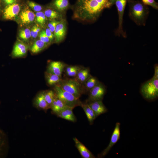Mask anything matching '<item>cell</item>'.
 Listing matches in <instances>:
<instances>
[{"label":"cell","mask_w":158,"mask_h":158,"mask_svg":"<svg viewBox=\"0 0 158 158\" xmlns=\"http://www.w3.org/2000/svg\"><path fill=\"white\" fill-rule=\"evenodd\" d=\"M91 75L88 68H81L76 76L75 79L81 84L84 83Z\"/></svg>","instance_id":"obj_25"},{"label":"cell","mask_w":158,"mask_h":158,"mask_svg":"<svg viewBox=\"0 0 158 158\" xmlns=\"http://www.w3.org/2000/svg\"><path fill=\"white\" fill-rule=\"evenodd\" d=\"M1 5L0 4V14L1 13Z\"/></svg>","instance_id":"obj_41"},{"label":"cell","mask_w":158,"mask_h":158,"mask_svg":"<svg viewBox=\"0 0 158 158\" xmlns=\"http://www.w3.org/2000/svg\"><path fill=\"white\" fill-rule=\"evenodd\" d=\"M44 13L47 18L51 20L63 19L62 14L54 10L47 9L45 10Z\"/></svg>","instance_id":"obj_22"},{"label":"cell","mask_w":158,"mask_h":158,"mask_svg":"<svg viewBox=\"0 0 158 158\" xmlns=\"http://www.w3.org/2000/svg\"><path fill=\"white\" fill-rule=\"evenodd\" d=\"M48 45L40 40L35 41L30 48V51L33 54H37L43 50Z\"/></svg>","instance_id":"obj_24"},{"label":"cell","mask_w":158,"mask_h":158,"mask_svg":"<svg viewBox=\"0 0 158 158\" xmlns=\"http://www.w3.org/2000/svg\"><path fill=\"white\" fill-rule=\"evenodd\" d=\"M21 22L23 24L28 25L32 23L35 20V15L33 11L28 8L23 10L19 14Z\"/></svg>","instance_id":"obj_13"},{"label":"cell","mask_w":158,"mask_h":158,"mask_svg":"<svg viewBox=\"0 0 158 158\" xmlns=\"http://www.w3.org/2000/svg\"><path fill=\"white\" fill-rule=\"evenodd\" d=\"M73 109L66 106L56 115L58 117L73 122H75L76 121V118L73 112Z\"/></svg>","instance_id":"obj_16"},{"label":"cell","mask_w":158,"mask_h":158,"mask_svg":"<svg viewBox=\"0 0 158 158\" xmlns=\"http://www.w3.org/2000/svg\"><path fill=\"white\" fill-rule=\"evenodd\" d=\"M45 99L50 106L54 99L56 97L55 93L54 91L50 90L44 91Z\"/></svg>","instance_id":"obj_27"},{"label":"cell","mask_w":158,"mask_h":158,"mask_svg":"<svg viewBox=\"0 0 158 158\" xmlns=\"http://www.w3.org/2000/svg\"><path fill=\"white\" fill-rule=\"evenodd\" d=\"M128 0H116L115 4L117 8L118 17V25L115 32L116 36L127 37L126 32L123 29V16L126 5Z\"/></svg>","instance_id":"obj_6"},{"label":"cell","mask_w":158,"mask_h":158,"mask_svg":"<svg viewBox=\"0 0 158 158\" xmlns=\"http://www.w3.org/2000/svg\"><path fill=\"white\" fill-rule=\"evenodd\" d=\"M116 0H109L107 6V8H109L115 4Z\"/></svg>","instance_id":"obj_38"},{"label":"cell","mask_w":158,"mask_h":158,"mask_svg":"<svg viewBox=\"0 0 158 158\" xmlns=\"http://www.w3.org/2000/svg\"><path fill=\"white\" fill-rule=\"evenodd\" d=\"M34 104L36 107L39 109L47 111L50 108V106L45 99L44 91L37 95L35 99Z\"/></svg>","instance_id":"obj_18"},{"label":"cell","mask_w":158,"mask_h":158,"mask_svg":"<svg viewBox=\"0 0 158 158\" xmlns=\"http://www.w3.org/2000/svg\"><path fill=\"white\" fill-rule=\"evenodd\" d=\"M63 89L79 98L84 92L81 84L76 79L66 78L61 80L58 84Z\"/></svg>","instance_id":"obj_4"},{"label":"cell","mask_w":158,"mask_h":158,"mask_svg":"<svg viewBox=\"0 0 158 158\" xmlns=\"http://www.w3.org/2000/svg\"><path fill=\"white\" fill-rule=\"evenodd\" d=\"M39 37L40 40L46 44L48 46L51 43L49 38L46 34L45 30H42L40 33Z\"/></svg>","instance_id":"obj_30"},{"label":"cell","mask_w":158,"mask_h":158,"mask_svg":"<svg viewBox=\"0 0 158 158\" xmlns=\"http://www.w3.org/2000/svg\"><path fill=\"white\" fill-rule=\"evenodd\" d=\"M140 92L143 97L148 100H152L158 97V78L153 76L142 85Z\"/></svg>","instance_id":"obj_3"},{"label":"cell","mask_w":158,"mask_h":158,"mask_svg":"<svg viewBox=\"0 0 158 158\" xmlns=\"http://www.w3.org/2000/svg\"><path fill=\"white\" fill-rule=\"evenodd\" d=\"M52 4L56 11L62 13L69 7V0H54Z\"/></svg>","instance_id":"obj_19"},{"label":"cell","mask_w":158,"mask_h":158,"mask_svg":"<svg viewBox=\"0 0 158 158\" xmlns=\"http://www.w3.org/2000/svg\"><path fill=\"white\" fill-rule=\"evenodd\" d=\"M75 145L82 157L83 158H95V157L91 152L77 138H73Z\"/></svg>","instance_id":"obj_15"},{"label":"cell","mask_w":158,"mask_h":158,"mask_svg":"<svg viewBox=\"0 0 158 158\" xmlns=\"http://www.w3.org/2000/svg\"><path fill=\"white\" fill-rule=\"evenodd\" d=\"M81 68L77 66H76L71 71L66 73L67 75L70 77H76L78 73Z\"/></svg>","instance_id":"obj_35"},{"label":"cell","mask_w":158,"mask_h":158,"mask_svg":"<svg viewBox=\"0 0 158 158\" xmlns=\"http://www.w3.org/2000/svg\"><path fill=\"white\" fill-rule=\"evenodd\" d=\"M60 21L54 20H51L48 23V28L52 33L54 32L57 25L60 22Z\"/></svg>","instance_id":"obj_34"},{"label":"cell","mask_w":158,"mask_h":158,"mask_svg":"<svg viewBox=\"0 0 158 158\" xmlns=\"http://www.w3.org/2000/svg\"><path fill=\"white\" fill-rule=\"evenodd\" d=\"M108 0H77L73 8V18L82 21H95L107 8Z\"/></svg>","instance_id":"obj_1"},{"label":"cell","mask_w":158,"mask_h":158,"mask_svg":"<svg viewBox=\"0 0 158 158\" xmlns=\"http://www.w3.org/2000/svg\"><path fill=\"white\" fill-rule=\"evenodd\" d=\"M76 67V66H70L66 68V72L67 73L73 70Z\"/></svg>","instance_id":"obj_40"},{"label":"cell","mask_w":158,"mask_h":158,"mask_svg":"<svg viewBox=\"0 0 158 158\" xmlns=\"http://www.w3.org/2000/svg\"><path fill=\"white\" fill-rule=\"evenodd\" d=\"M106 89L104 86L98 82L89 91L88 101L102 100L105 93Z\"/></svg>","instance_id":"obj_7"},{"label":"cell","mask_w":158,"mask_h":158,"mask_svg":"<svg viewBox=\"0 0 158 158\" xmlns=\"http://www.w3.org/2000/svg\"><path fill=\"white\" fill-rule=\"evenodd\" d=\"M142 1L145 5L151 6L154 8L158 9V4L155 0H142Z\"/></svg>","instance_id":"obj_33"},{"label":"cell","mask_w":158,"mask_h":158,"mask_svg":"<svg viewBox=\"0 0 158 158\" xmlns=\"http://www.w3.org/2000/svg\"><path fill=\"white\" fill-rule=\"evenodd\" d=\"M154 73L153 76L158 78V66L157 64L155 65L154 67Z\"/></svg>","instance_id":"obj_39"},{"label":"cell","mask_w":158,"mask_h":158,"mask_svg":"<svg viewBox=\"0 0 158 158\" xmlns=\"http://www.w3.org/2000/svg\"><path fill=\"white\" fill-rule=\"evenodd\" d=\"M98 82L96 78L91 75L84 82L85 89L87 91L89 92L97 84Z\"/></svg>","instance_id":"obj_26"},{"label":"cell","mask_w":158,"mask_h":158,"mask_svg":"<svg viewBox=\"0 0 158 158\" xmlns=\"http://www.w3.org/2000/svg\"><path fill=\"white\" fill-rule=\"evenodd\" d=\"M19 36L20 38L24 41H27L31 37L30 30L28 28L21 30L19 32Z\"/></svg>","instance_id":"obj_29"},{"label":"cell","mask_w":158,"mask_h":158,"mask_svg":"<svg viewBox=\"0 0 158 158\" xmlns=\"http://www.w3.org/2000/svg\"><path fill=\"white\" fill-rule=\"evenodd\" d=\"M20 10V6L16 3L7 5L3 10V18L6 20H13L19 14Z\"/></svg>","instance_id":"obj_9"},{"label":"cell","mask_w":158,"mask_h":158,"mask_svg":"<svg viewBox=\"0 0 158 158\" xmlns=\"http://www.w3.org/2000/svg\"><path fill=\"white\" fill-rule=\"evenodd\" d=\"M129 16L136 25L145 26L149 13L147 5L142 1L128 0Z\"/></svg>","instance_id":"obj_2"},{"label":"cell","mask_w":158,"mask_h":158,"mask_svg":"<svg viewBox=\"0 0 158 158\" xmlns=\"http://www.w3.org/2000/svg\"><path fill=\"white\" fill-rule=\"evenodd\" d=\"M47 83L50 85L58 84L61 81V77L47 71L45 74Z\"/></svg>","instance_id":"obj_23"},{"label":"cell","mask_w":158,"mask_h":158,"mask_svg":"<svg viewBox=\"0 0 158 158\" xmlns=\"http://www.w3.org/2000/svg\"><path fill=\"white\" fill-rule=\"evenodd\" d=\"M45 32L49 38L50 42H51L54 38V34L48 28H47L46 29Z\"/></svg>","instance_id":"obj_36"},{"label":"cell","mask_w":158,"mask_h":158,"mask_svg":"<svg viewBox=\"0 0 158 158\" xmlns=\"http://www.w3.org/2000/svg\"><path fill=\"white\" fill-rule=\"evenodd\" d=\"M66 30V22L64 20L62 19L57 25L54 32V36L56 43H59L64 40Z\"/></svg>","instance_id":"obj_10"},{"label":"cell","mask_w":158,"mask_h":158,"mask_svg":"<svg viewBox=\"0 0 158 158\" xmlns=\"http://www.w3.org/2000/svg\"><path fill=\"white\" fill-rule=\"evenodd\" d=\"M80 106L84 111L90 124L92 125L96 118L93 111L90 107L87 102L85 103L82 102Z\"/></svg>","instance_id":"obj_20"},{"label":"cell","mask_w":158,"mask_h":158,"mask_svg":"<svg viewBox=\"0 0 158 158\" xmlns=\"http://www.w3.org/2000/svg\"><path fill=\"white\" fill-rule=\"evenodd\" d=\"M28 49V46L26 44L21 42H17L13 47L12 56L14 57L24 56L26 54Z\"/></svg>","instance_id":"obj_12"},{"label":"cell","mask_w":158,"mask_h":158,"mask_svg":"<svg viewBox=\"0 0 158 158\" xmlns=\"http://www.w3.org/2000/svg\"><path fill=\"white\" fill-rule=\"evenodd\" d=\"M87 103L93 111L96 118L107 111V109L102 100L88 101Z\"/></svg>","instance_id":"obj_11"},{"label":"cell","mask_w":158,"mask_h":158,"mask_svg":"<svg viewBox=\"0 0 158 158\" xmlns=\"http://www.w3.org/2000/svg\"><path fill=\"white\" fill-rule=\"evenodd\" d=\"M35 15L37 23L42 26H44L46 23L47 18L44 12L41 11L37 12Z\"/></svg>","instance_id":"obj_28"},{"label":"cell","mask_w":158,"mask_h":158,"mask_svg":"<svg viewBox=\"0 0 158 158\" xmlns=\"http://www.w3.org/2000/svg\"><path fill=\"white\" fill-rule=\"evenodd\" d=\"M40 30V28L38 25H34L30 30L31 37L34 38H36Z\"/></svg>","instance_id":"obj_32"},{"label":"cell","mask_w":158,"mask_h":158,"mask_svg":"<svg viewBox=\"0 0 158 158\" xmlns=\"http://www.w3.org/2000/svg\"><path fill=\"white\" fill-rule=\"evenodd\" d=\"M8 149V141L7 136L4 132L0 128V158L6 155Z\"/></svg>","instance_id":"obj_17"},{"label":"cell","mask_w":158,"mask_h":158,"mask_svg":"<svg viewBox=\"0 0 158 158\" xmlns=\"http://www.w3.org/2000/svg\"><path fill=\"white\" fill-rule=\"evenodd\" d=\"M65 66V64L61 61H53L48 65L47 71L61 77Z\"/></svg>","instance_id":"obj_14"},{"label":"cell","mask_w":158,"mask_h":158,"mask_svg":"<svg viewBox=\"0 0 158 158\" xmlns=\"http://www.w3.org/2000/svg\"><path fill=\"white\" fill-rule=\"evenodd\" d=\"M66 106L60 99L56 96L50 106V108L53 113L56 114Z\"/></svg>","instance_id":"obj_21"},{"label":"cell","mask_w":158,"mask_h":158,"mask_svg":"<svg viewBox=\"0 0 158 158\" xmlns=\"http://www.w3.org/2000/svg\"><path fill=\"white\" fill-rule=\"evenodd\" d=\"M3 3L6 6L16 3L17 0H1Z\"/></svg>","instance_id":"obj_37"},{"label":"cell","mask_w":158,"mask_h":158,"mask_svg":"<svg viewBox=\"0 0 158 158\" xmlns=\"http://www.w3.org/2000/svg\"><path fill=\"white\" fill-rule=\"evenodd\" d=\"M54 89L56 97L66 106L73 109L76 107L80 106L82 102L79 98L64 90L58 85H56Z\"/></svg>","instance_id":"obj_5"},{"label":"cell","mask_w":158,"mask_h":158,"mask_svg":"<svg viewBox=\"0 0 158 158\" xmlns=\"http://www.w3.org/2000/svg\"><path fill=\"white\" fill-rule=\"evenodd\" d=\"M120 123L117 122L111 135L110 142L106 148L99 154L98 157L99 158L103 157L106 156L112 147L120 139Z\"/></svg>","instance_id":"obj_8"},{"label":"cell","mask_w":158,"mask_h":158,"mask_svg":"<svg viewBox=\"0 0 158 158\" xmlns=\"http://www.w3.org/2000/svg\"><path fill=\"white\" fill-rule=\"evenodd\" d=\"M28 6L33 11L37 12L41 11L42 9V6L32 1H29L28 3Z\"/></svg>","instance_id":"obj_31"}]
</instances>
